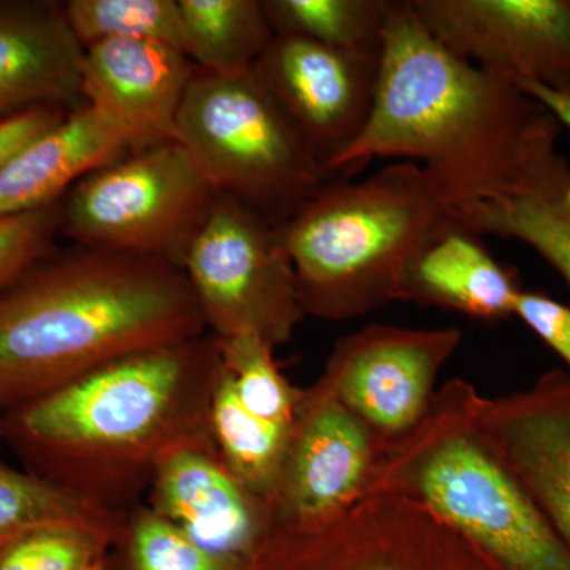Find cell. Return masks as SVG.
<instances>
[{
	"instance_id": "25",
	"label": "cell",
	"mask_w": 570,
	"mask_h": 570,
	"mask_svg": "<svg viewBox=\"0 0 570 570\" xmlns=\"http://www.w3.org/2000/svg\"><path fill=\"white\" fill-rule=\"evenodd\" d=\"M122 534L88 524H43L0 542V570H86L105 560Z\"/></svg>"
},
{
	"instance_id": "28",
	"label": "cell",
	"mask_w": 570,
	"mask_h": 570,
	"mask_svg": "<svg viewBox=\"0 0 570 570\" xmlns=\"http://www.w3.org/2000/svg\"><path fill=\"white\" fill-rule=\"evenodd\" d=\"M62 202L36 212L0 216V294L58 249Z\"/></svg>"
},
{
	"instance_id": "4",
	"label": "cell",
	"mask_w": 570,
	"mask_h": 570,
	"mask_svg": "<svg viewBox=\"0 0 570 570\" xmlns=\"http://www.w3.org/2000/svg\"><path fill=\"white\" fill-rule=\"evenodd\" d=\"M459 224L419 164L397 160L363 181H328L279 224L306 316L347 321L396 302L412 258Z\"/></svg>"
},
{
	"instance_id": "33",
	"label": "cell",
	"mask_w": 570,
	"mask_h": 570,
	"mask_svg": "<svg viewBox=\"0 0 570 570\" xmlns=\"http://www.w3.org/2000/svg\"><path fill=\"white\" fill-rule=\"evenodd\" d=\"M2 433H0V444H2Z\"/></svg>"
},
{
	"instance_id": "2",
	"label": "cell",
	"mask_w": 570,
	"mask_h": 570,
	"mask_svg": "<svg viewBox=\"0 0 570 570\" xmlns=\"http://www.w3.org/2000/svg\"><path fill=\"white\" fill-rule=\"evenodd\" d=\"M220 370L212 333L145 348L3 412L2 441L24 471L127 517L165 453L212 436Z\"/></svg>"
},
{
	"instance_id": "10",
	"label": "cell",
	"mask_w": 570,
	"mask_h": 570,
	"mask_svg": "<svg viewBox=\"0 0 570 570\" xmlns=\"http://www.w3.org/2000/svg\"><path fill=\"white\" fill-rule=\"evenodd\" d=\"M460 58L570 94V0H409Z\"/></svg>"
},
{
	"instance_id": "6",
	"label": "cell",
	"mask_w": 570,
	"mask_h": 570,
	"mask_svg": "<svg viewBox=\"0 0 570 570\" xmlns=\"http://www.w3.org/2000/svg\"><path fill=\"white\" fill-rule=\"evenodd\" d=\"M178 142L216 194L283 224L330 181L287 115L253 71L197 69L178 115Z\"/></svg>"
},
{
	"instance_id": "3",
	"label": "cell",
	"mask_w": 570,
	"mask_h": 570,
	"mask_svg": "<svg viewBox=\"0 0 570 570\" xmlns=\"http://www.w3.org/2000/svg\"><path fill=\"white\" fill-rule=\"evenodd\" d=\"M206 333L179 266L56 249L0 294V415L122 356Z\"/></svg>"
},
{
	"instance_id": "23",
	"label": "cell",
	"mask_w": 570,
	"mask_h": 570,
	"mask_svg": "<svg viewBox=\"0 0 570 570\" xmlns=\"http://www.w3.org/2000/svg\"><path fill=\"white\" fill-rule=\"evenodd\" d=\"M127 517L94 508L31 472L0 461V542L43 524H88L122 531Z\"/></svg>"
},
{
	"instance_id": "29",
	"label": "cell",
	"mask_w": 570,
	"mask_h": 570,
	"mask_svg": "<svg viewBox=\"0 0 570 570\" xmlns=\"http://www.w3.org/2000/svg\"><path fill=\"white\" fill-rule=\"evenodd\" d=\"M513 316L561 356L570 374V306L539 292L521 291Z\"/></svg>"
},
{
	"instance_id": "19",
	"label": "cell",
	"mask_w": 570,
	"mask_h": 570,
	"mask_svg": "<svg viewBox=\"0 0 570 570\" xmlns=\"http://www.w3.org/2000/svg\"><path fill=\"white\" fill-rule=\"evenodd\" d=\"M557 145L553 138L539 149L512 194L460 213L456 220L472 234L530 246L570 288V163Z\"/></svg>"
},
{
	"instance_id": "32",
	"label": "cell",
	"mask_w": 570,
	"mask_h": 570,
	"mask_svg": "<svg viewBox=\"0 0 570 570\" xmlns=\"http://www.w3.org/2000/svg\"><path fill=\"white\" fill-rule=\"evenodd\" d=\"M86 570H110L107 564V558L105 560L97 562V564L91 566V568Z\"/></svg>"
},
{
	"instance_id": "27",
	"label": "cell",
	"mask_w": 570,
	"mask_h": 570,
	"mask_svg": "<svg viewBox=\"0 0 570 570\" xmlns=\"http://www.w3.org/2000/svg\"><path fill=\"white\" fill-rule=\"evenodd\" d=\"M127 570H245L246 562L198 546L170 521L138 505L129 513L121 542Z\"/></svg>"
},
{
	"instance_id": "14",
	"label": "cell",
	"mask_w": 570,
	"mask_h": 570,
	"mask_svg": "<svg viewBox=\"0 0 570 570\" xmlns=\"http://www.w3.org/2000/svg\"><path fill=\"white\" fill-rule=\"evenodd\" d=\"M146 508L198 546L247 561L273 524L272 510L235 478L212 436L165 453L154 469Z\"/></svg>"
},
{
	"instance_id": "21",
	"label": "cell",
	"mask_w": 570,
	"mask_h": 570,
	"mask_svg": "<svg viewBox=\"0 0 570 570\" xmlns=\"http://www.w3.org/2000/svg\"><path fill=\"white\" fill-rule=\"evenodd\" d=\"M292 428L250 414L236 397L224 367L220 370L209 407L214 445L235 478L269 510L283 475Z\"/></svg>"
},
{
	"instance_id": "1",
	"label": "cell",
	"mask_w": 570,
	"mask_h": 570,
	"mask_svg": "<svg viewBox=\"0 0 570 570\" xmlns=\"http://www.w3.org/2000/svg\"><path fill=\"white\" fill-rule=\"evenodd\" d=\"M560 122L509 75L439 43L409 0H392L373 111L360 137L326 165L348 176L374 159L419 164L455 213L520 186Z\"/></svg>"
},
{
	"instance_id": "31",
	"label": "cell",
	"mask_w": 570,
	"mask_h": 570,
	"mask_svg": "<svg viewBox=\"0 0 570 570\" xmlns=\"http://www.w3.org/2000/svg\"><path fill=\"white\" fill-rule=\"evenodd\" d=\"M520 88L535 102L542 105L547 111L551 112L554 119L570 130V94L551 91L546 86L532 81H519Z\"/></svg>"
},
{
	"instance_id": "18",
	"label": "cell",
	"mask_w": 570,
	"mask_h": 570,
	"mask_svg": "<svg viewBox=\"0 0 570 570\" xmlns=\"http://www.w3.org/2000/svg\"><path fill=\"white\" fill-rule=\"evenodd\" d=\"M521 291L515 275L499 264L478 235L455 224L412 258L397 288V299L499 321L513 316Z\"/></svg>"
},
{
	"instance_id": "9",
	"label": "cell",
	"mask_w": 570,
	"mask_h": 570,
	"mask_svg": "<svg viewBox=\"0 0 570 570\" xmlns=\"http://www.w3.org/2000/svg\"><path fill=\"white\" fill-rule=\"evenodd\" d=\"M460 341L456 328L367 326L340 341L321 381L379 438H396L426 414Z\"/></svg>"
},
{
	"instance_id": "20",
	"label": "cell",
	"mask_w": 570,
	"mask_h": 570,
	"mask_svg": "<svg viewBox=\"0 0 570 570\" xmlns=\"http://www.w3.org/2000/svg\"><path fill=\"white\" fill-rule=\"evenodd\" d=\"M178 6L181 50L206 73H249L275 37L258 0H178Z\"/></svg>"
},
{
	"instance_id": "16",
	"label": "cell",
	"mask_w": 570,
	"mask_h": 570,
	"mask_svg": "<svg viewBox=\"0 0 570 570\" xmlns=\"http://www.w3.org/2000/svg\"><path fill=\"white\" fill-rule=\"evenodd\" d=\"M82 61L66 2L0 0V119L45 107L77 110L85 105Z\"/></svg>"
},
{
	"instance_id": "11",
	"label": "cell",
	"mask_w": 570,
	"mask_h": 570,
	"mask_svg": "<svg viewBox=\"0 0 570 570\" xmlns=\"http://www.w3.org/2000/svg\"><path fill=\"white\" fill-rule=\"evenodd\" d=\"M381 59L275 33L254 73L326 171L365 129Z\"/></svg>"
},
{
	"instance_id": "30",
	"label": "cell",
	"mask_w": 570,
	"mask_h": 570,
	"mask_svg": "<svg viewBox=\"0 0 570 570\" xmlns=\"http://www.w3.org/2000/svg\"><path fill=\"white\" fill-rule=\"evenodd\" d=\"M62 108L45 107L0 119V170L11 157L69 115Z\"/></svg>"
},
{
	"instance_id": "15",
	"label": "cell",
	"mask_w": 570,
	"mask_h": 570,
	"mask_svg": "<svg viewBox=\"0 0 570 570\" xmlns=\"http://www.w3.org/2000/svg\"><path fill=\"white\" fill-rule=\"evenodd\" d=\"M195 73L174 45L99 41L85 48L82 99L138 151L178 141L179 108Z\"/></svg>"
},
{
	"instance_id": "17",
	"label": "cell",
	"mask_w": 570,
	"mask_h": 570,
	"mask_svg": "<svg viewBox=\"0 0 570 570\" xmlns=\"http://www.w3.org/2000/svg\"><path fill=\"white\" fill-rule=\"evenodd\" d=\"M130 153L132 146L115 126L81 105L3 165L0 216L59 204L85 176Z\"/></svg>"
},
{
	"instance_id": "8",
	"label": "cell",
	"mask_w": 570,
	"mask_h": 570,
	"mask_svg": "<svg viewBox=\"0 0 570 570\" xmlns=\"http://www.w3.org/2000/svg\"><path fill=\"white\" fill-rule=\"evenodd\" d=\"M183 269L219 340L250 335L277 347L306 316L279 224L234 198L216 194Z\"/></svg>"
},
{
	"instance_id": "24",
	"label": "cell",
	"mask_w": 570,
	"mask_h": 570,
	"mask_svg": "<svg viewBox=\"0 0 570 570\" xmlns=\"http://www.w3.org/2000/svg\"><path fill=\"white\" fill-rule=\"evenodd\" d=\"M67 18L88 48L107 40H148L181 48L178 0H69Z\"/></svg>"
},
{
	"instance_id": "5",
	"label": "cell",
	"mask_w": 570,
	"mask_h": 570,
	"mask_svg": "<svg viewBox=\"0 0 570 570\" xmlns=\"http://www.w3.org/2000/svg\"><path fill=\"white\" fill-rule=\"evenodd\" d=\"M472 390L450 382L417 425L382 439L363 494L420 502L498 570H570L568 547L472 425Z\"/></svg>"
},
{
	"instance_id": "22",
	"label": "cell",
	"mask_w": 570,
	"mask_h": 570,
	"mask_svg": "<svg viewBox=\"0 0 570 570\" xmlns=\"http://www.w3.org/2000/svg\"><path fill=\"white\" fill-rule=\"evenodd\" d=\"M392 0H265L276 36L381 56Z\"/></svg>"
},
{
	"instance_id": "13",
	"label": "cell",
	"mask_w": 570,
	"mask_h": 570,
	"mask_svg": "<svg viewBox=\"0 0 570 570\" xmlns=\"http://www.w3.org/2000/svg\"><path fill=\"white\" fill-rule=\"evenodd\" d=\"M472 425L519 480L570 551V374L550 371L523 392L480 396Z\"/></svg>"
},
{
	"instance_id": "7",
	"label": "cell",
	"mask_w": 570,
	"mask_h": 570,
	"mask_svg": "<svg viewBox=\"0 0 570 570\" xmlns=\"http://www.w3.org/2000/svg\"><path fill=\"white\" fill-rule=\"evenodd\" d=\"M216 190L181 142L138 149L97 168L62 200L73 245L157 258L183 268Z\"/></svg>"
},
{
	"instance_id": "26",
	"label": "cell",
	"mask_w": 570,
	"mask_h": 570,
	"mask_svg": "<svg viewBox=\"0 0 570 570\" xmlns=\"http://www.w3.org/2000/svg\"><path fill=\"white\" fill-rule=\"evenodd\" d=\"M219 344L225 376L242 406L266 422L294 426L299 390L281 374L275 347L250 335L219 340Z\"/></svg>"
},
{
	"instance_id": "12",
	"label": "cell",
	"mask_w": 570,
	"mask_h": 570,
	"mask_svg": "<svg viewBox=\"0 0 570 570\" xmlns=\"http://www.w3.org/2000/svg\"><path fill=\"white\" fill-rule=\"evenodd\" d=\"M382 438L318 379L299 390L273 524L328 519L362 497Z\"/></svg>"
}]
</instances>
